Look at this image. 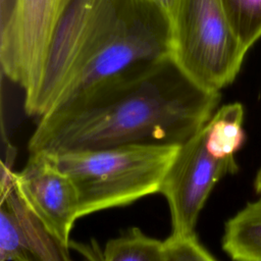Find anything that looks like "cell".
<instances>
[{
  "instance_id": "8",
  "label": "cell",
  "mask_w": 261,
  "mask_h": 261,
  "mask_svg": "<svg viewBox=\"0 0 261 261\" xmlns=\"http://www.w3.org/2000/svg\"><path fill=\"white\" fill-rule=\"evenodd\" d=\"M13 184L29 210L65 246L79 219V196L71 178L58 166L53 153H30Z\"/></svg>"
},
{
  "instance_id": "7",
  "label": "cell",
  "mask_w": 261,
  "mask_h": 261,
  "mask_svg": "<svg viewBox=\"0 0 261 261\" xmlns=\"http://www.w3.org/2000/svg\"><path fill=\"white\" fill-rule=\"evenodd\" d=\"M59 13V0H18L13 23L0 37L2 71L24 91V98L40 82Z\"/></svg>"
},
{
  "instance_id": "4",
  "label": "cell",
  "mask_w": 261,
  "mask_h": 261,
  "mask_svg": "<svg viewBox=\"0 0 261 261\" xmlns=\"http://www.w3.org/2000/svg\"><path fill=\"white\" fill-rule=\"evenodd\" d=\"M247 52L221 0H180L170 22L169 56L193 83L220 93L236 80Z\"/></svg>"
},
{
  "instance_id": "3",
  "label": "cell",
  "mask_w": 261,
  "mask_h": 261,
  "mask_svg": "<svg viewBox=\"0 0 261 261\" xmlns=\"http://www.w3.org/2000/svg\"><path fill=\"white\" fill-rule=\"evenodd\" d=\"M129 0H69L54 27L40 82L24 98L29 115L42 117L60 100L87 60L113 31Z\"/></svg>"
},
{
  "instance_id": "17",
  "label": "cell",
  "mask_w": 261,
  "mask_h": 261,
  "mask_svg": "<svg viewBox=\"0 0 261 261\" xmlns=\"http://www.w3.org/2000/svg\"><path fill=\"white\" fill-rule=\"evenodd\" d=\"M254 190H255L256 194L261 197V167L257 171L255 179H254Z\"/></svg>"
},
{
  "instance_id": "10",
  "label": "cell",
  "mask_w": 261,
  "mask_h": 261,
  "mask_svg": "<svg viewBox=\"0 0 261 261\" xmlns=\"http://www.w3.org/2000/svg\"><path fill=\"white\" fill-rule=\"evenodd\" d=\"M81 261H166L164 243L146 234L139 227H130L109 240L103 247L96 241L70 242Z\"/></svg>"
},
{
  "instance_id": "5",
  "label": "cell",
  "mask_w": 261,
  "mask_h": 261,
  "mask_svg": "<svg viewBox=\"0 0 261 261\" xmlns=\"http://www.w3.org/2000/svg\"><path fill=\"white\" fill-rule=\"evenodd\" d=\"M169 51L168 18L148 0H129L113 31L54 107L137 63L168 56Z\"/></svg>"
},
{
  "instance_id": "15",
  "label": "cell",
  "mask_w": 261,
  "mask_h": 261,
  "mask_svg": "<svg viewBox=\"0 0 261 261\" xmlns=\"http://www.w3.org/2000/svg\"><path fill=\"white\" fill-rule=\"evenodd\" d=\"M18 6V0H0V37L11 28Z\"/></svg>"
},
{
  "instance_id": "9",
  "label": "cell",
  "mask_w": 261,
  "mask_h": 261,
  "mask_svg": "<svg viewBox=\"0 0 261 261\" xmlns=\"http://www.w3.org/2000/svg\"><path fill=\"white\" fill-rule=\"evenodd\" d=\"M11 161L2 165L0 261H73L70 248L29 210L16 192Z\"/></svg>"
},
{
  "instance_id": "2",
  "label": "cell",
  "mask_w": 261,
  "mask_h": 261,
  "mask_svg": "<svg viewBox=\"0 0 261 261\" xmlns=\"http://www.w3.org/2000/svg\"><path fill=\"white\" fill-rule=\"evenodd\" d=\"M179 146L124 145L54 154L79 196V218L160 192Z\"/></svg>"
},
{
  "instance_id": "14",
  "label": "cell",
  "mask_w": 261,
  "mask_h": 261,
  "mask_svg": "<svg viewBox=\"0 0 261 261\" xmlns=\"http://www.w3.org/2000/svg\"><path fill=\"white\" fill-rule=\"evenodd\" d=\"M163 243L166 261H217L199 242L196 232L170 234Z\"/></svg>"
},
{
  "instance_id": "16",
  "label": "cell",
  "mask_w": 261,
  "mask_h": 261,
  "mask_svg": "<svg viewBox=\"0 0 261 261\" xmlns=\"http://www.w3.org/2000/svg\"><path fill=\"white\" fill-rule=\"evenodd\" d=\"M150 3L155 5L171 22L175 15L180 0H148Z\"/></svg>"
},
{
  "instance_id": "12",
  "label": "cell",
  "mask_w": 261,
  "mask_h": 261,
  "mask_svg": "<svg viewBox=\"0 0 261 261\" xmlns=\"http://www.w3.org/2000/svg\"><path fill=\"white\" fill-rule=\"evenodd\" d=\"M243 122L241 103H229L216 109L206 124V148L214 158H234L246 141Z\"/></svg>"
},
{
  "instance_id": "6",
  "label": "cell",
  "mask_w": 261,
  "mask_h": 261,
  "mask_svg": "<svg viewBox=\"0 0 261 261\" xmlns=\"http://www.w3.org/2000/svg\"><path fill=\"white\" fill-rule=\"evenodd\" d=\"M238 168L234 158L216 159L208 152L206 125L180 145L159 192L168 204L170 234L194 233L200 212L215 185Z\"/></svg>"
},
{
  "instance_id": "13",
  "label": "cell",
  "mask_w": 261,
  "mask_h": 261,
  "mask_svg": "<svg viewBox=\"0 0 261 261\" xmlns=\"http://www.w3.org/2000/svg\"><path fill=\"white\" fill-rule=\"evenodd\" d=\"M228 21L249 50L261 38V0H221Z\"/></svg>"
},
{
  "instance_id": "1",
  "label": "cell",
  "mask_w": 261,
  "mask_h": 261,
  "mask_svg": "<svg viewBox=\"0 0 261 261\" xmlns=\"http://www.w3.org/2000/svg\"><path fill=\"white\" fill-rule=\"evenodd\" d=\"M220 97L193 83L169 55L143 61L40 117L28 149L61 154L124 145L180 146L206 125Z\"/></svg>"
},
{
  "instance_id": "11",
  "label": "cell",
  "mask_w": 261,
  "mask_h": 261,
  "mask_svg": "<svg viewBox=\"0 0 261 261\" xmlns=\"http://www.w3.org/2000/svg\"><path fill=\"white\" fill-rule=\"evenodd\" d=\"M221 245L232 261H261V198L225 222Z\"/></svg>"
}]
</instances>
